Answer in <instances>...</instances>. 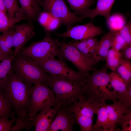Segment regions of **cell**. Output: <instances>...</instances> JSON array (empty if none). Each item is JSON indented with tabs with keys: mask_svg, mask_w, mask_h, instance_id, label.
Instances as JSON below:
<instances>
[{
	"mask_svg": "<svg viewBox=\"0 0 131 131\" xmlns=\"http://www.w3.org/2000/svg\"><path fill=\"white\" fill-rule=\"evenodd\" d=\"M33 85L23 81L13 70L9 74L1 90L17 116L28 115Z\"/></svg>",
	"mask_w": 131,
	"mask_h": 131,
	"instance_id": "obj_1",
	"label": "cell"
},
{
	"mask_svg": "<svg viewBox=\"0 0 131 131\" xmlns=\"http://www.w3.org/2000/svg\"><path fill=\"white\" fill-rule=\"evenodd\" d=\"M47 85L53 90L57 105H71L82 97L85 82L62 76L49 74Z\"/></svg>",
	"mask_w": 131,
	"mask_h": 131,
	"instance_id": "obj_2",
	"label": "cell"
},
{
	"mask_svg": "<svg viewBox=\"0 0 131 131\" xmlns=\"http://www.w3.org/2000/svg\"><path fill=\"white\" fill-rule=\"evenodd\" d=\"M107 68L105 64L99 69H94L92 73L86 78V89L83 97L87 101L101 104L108 100L113 102L117 101L115 91L108 88L109 82Z\"/></svg>",
	"mask_w": 131,
	"mask_h": 131,
	"instance_id": "obj_3",
	"label": "cell"
},
{
	"mask_svg": "<svg viewBox=\"0 0 131 131\" xmlns=\"http://www.w3.org/2000/svg\"><path fill=\"white\" fill-rule=\"evenodd\" d=\"M12 67L16 75L25 82L32 85L40 82L47 85L49 74L31 58L17 54L13 59Z\"/></svg>",
	"mask_w": 131,
	"mask_h": 131,
	"instance_id": "obj_4",
	"label": "cell"
},
{
	"mask_svg": "<svg viewBox=\"0 0 131 131\" xmlns=\"http://www.w3.org/2000/svg\"><path fill=\"white\" fill-rule=\"evenodd\" d=\"M45 36L42 40L24 47L18 54L29 57L36 61L56 57L63 60L59 52L58 39L53 38L50 32L45 31Z\"/></svg>",
	"mask_w": 131,
	"mask_h": 131,
	"instance_id": "obj_5",
	"label": "cell"
},
{
	"mask_svg": "<svg viewBox=\"0 0 131 131\" xmlns=\"http://www.w3.org/2000/svg\"><path fill=\"white\" fill-rule=\"evenodd\" d=\"M59 51L63 59L71 62L77 68L79 73L86 78L94 69L93 66L97 64L93 58H89L73 46L65 41H59Z\"/></svg>",
	"mask_w": 131,
	"mask_h": 131,
	"instance_id": "obj_6",
	"label": "cell"
},
{
	"mask_svg": "<svg viewBox=\"0 0 131 131\" xmlns=\"http://www.w3.org/2000/svg\"><path fill=\"white\" fill-rule=\"evenodd\" d=\"M101 104L99 102L87 101L83 96L71 105L76 123L81 131H93V118Z\"/></svg>",
	"mask_w": 131,
	"mask_h": 131,
	"instance_id": "obj_7",
	"label": "cell"
},
{
	"mask_svg": "<svg viewBox=\"0 0 131 131\" xmlns=\"http://www.w3.org/2000/svg\"><path fill=\"white\" fill-rule=\"evenodd\" d=\"M57 105L55 96L52 90L46 85L37 82L33 86L28 115L33 117L38 111Z\"/></svg>",
	"mask_w": 131,
	"mask_h": 131,
	"instance_id": "obj_8",
	"label": "cell"
},
{
	"mask_svg": "<svg viewBox=\"0 0 131 131\" xmlns=\"http://www.w3.org/2000/svg\"><path fill=\"white\" fill-rule=\"evenodd\" d=\"M40 5L44 11L48 12L59 19L61 25L66 26L67 30L83 19L74 12H71L64 0H41Z\"/></svg>",
	"mask_w": 131,
	"mask_h": 131,
	"instance_id": "obj_9",
	"label": "cell"
},
{
	"mask_svg": "<svg viewBox=\"0 0 131 131\" xmlns=\"http://www.w3.org/2000/svg\"><path fill=\"white\" fill-rule=\"evenodd\" d=\"M35 61L46 73L49 74L64 76L85 82L86 78L70 67L63 60L54 57Z\"/></svg>",
	"mask_w": 131,
	"mask_h": 131,
	"instance_id": "obj_10",
	"label": "cell"
},
{
	"mask_svg": "<svg viewBox=\"0 0 131 131\" xmlns=\"http://www.w3.org/2000/svg\"><path fill=\"white\" fill-rule=\"evenodd\" d=\"M104 33L101 26L95 25L92 19L89 23L71 27L62 33H55V34L59 38H72L76 40L81 41L93 38Z\"/></svg>",
	"mask_w": 131,
	"mask_h": 131,
	"instance_id": "obj_11",
	"label": "cell"
},
{
	"mask_svg": "<svg viewBox=\"0 0 131 131\" xmlns=\"http://www.w3.org/2000/svg\"><path fill=\"white\" fill-rule=\"evenodd\" d=\"M76 123L71 105L61 106L48 131H73Z\"/></svg>",
	"mask_w": 131,
	"mask_h": 131,
	"instance_id": "obj_12",
	"label": "cell"
},
{
	"mask_svg": "<svg viewBox=\"0 0 131 131\" xmlns=\"http://www.w3.org/2000/svg\"><path fill=\"white\" fill-rule=\"evenodd\" d=\"M15 31L13 35V45L14 54L16 55L24 45L35 35L34 26L31 23L14 25Z\"/></svg>",
	"mask_w": 131,
	"mask_h": 131,
	"instance_id": "obj_13",
	"label": "cell"
},
{
	"mask_svg": "<svg viewBox=\"0 0 131 131\" xmlns=\"http://www.w3.org/2000/svg\"><path fill=\"white\" fill-rule=\"evenodd\" d=\"M109 82L115 92L117 100L131 108V84L127 85L117 74H109Z\"/></svg>",
	"mask_w": 131,
	"mask_h": 131,
	"instance_id": "obj_14",
	"label": "cell"
},
{
	"mask_svg": "<svg viewBox=\"0 0 131 131\" xmlns=\"http://www.w3.org/2000/svg\"><path fill=\"white\" fill-rule=\"evenodd\" d=\"M108 118L110 131L116 130V124H121L125 115L131 111V108L120 101L111 104H105Z\"/></svg>",
	"mask_w": 131,
	"mask_h": 131,
	"instance_id": "obj_15",
	"label": "cell"
},
{
	"mask_svg": "<svg viewBox=\"0 0 131 131\" xmlns=\"http://www.w3.org/2000/svg\"><path fill=\"white\" fill-rule=\"evenodd\" d=\"M61 106L57 105L49 107L40 111L33 117L35 131H48L56 115L57 110Z\"/></svg>",
	"mask_w": 131,
	"mask_h": 131,
	"instance_id": "obj_16",
	"label": "cell"
},
{
	"mask_svg": "<svg viewBox=\"0 0 131 131\" xmlns=\"http://www.w3.org/2000/svg\"><path fill=\"white\" fill-rule=\"evenodd\" d=\"M116 32L110 30L99 41L98 46L93 56V58L97 63L101 61L105 60Z\"/></svg>",
	"mask_w": 131,
	"mask_h": 131,
	"instance_id": "obj_17",
	"label": "cell"
},
{
	"mask_svg": "<svg viewBox=\"0 0 131 131\" xmlns=\"http://www.w3.org/2000/svg\"><path fill=\"white\" fill-rule=\"evenodd\" d=\"M41 0H19L21 5L18 12L24 16L27 20L33 21L37 18L41 13Z\"/></svg>",
	"mask_w": 131,
	"mask_h": 131,
	"instance_id": "obj_18",
	"label": "cell"
},
{
	"mask_svg": "<svg viewBox=\"0 0 131 131\" xmlns=\"http://www.w3.org/2000/svg\"><path fill=\"white\" fill-rule=\"evenodd\" d=\"M115 0H97L96 7L90 9L83 17L92 19L97 16H101L107 21L110 16V12Z\"/></svg>",
	"mask_w": 131,
	"mask_h": 131,
	"instance_id": "obj_19",
	"label": "cell"
},
{
	"mask_svg": "<svg viewBox=\"0 0 131 131\" xmlns=\"http://www.w3.org/2000/svg\"><path fill=\"white\" fill-rule=\"evenodd\" d=\"M99 41L95 37L88 38L75 42L68 43L73 46L87 57L93 58V56L98 46Z\"/></svg>",
	"mask_w": 131,
	"mask_h": 131,
	"instance_id": "obj_20",
	"label": "cell"
},
{
	"mask_svg": "<svg viewBox=\"0 0 131 131\" xmlns=\"http://www.w3.org/2000/svg\"><path fill=\"white\" fill-rule=\"evenodd\" d=\"M105 103H101L98 110L97 119L93 125V131H110Z\"/></svg>",
	"mask_w": 131,
	"mask_h": 131,
	"instance_id": "obj_21",
	"label": "cell"
},
{
	"mask_svg": "<svg viewBox=\"0 0 131 131\" xmlns=\"http://www.w3.org/2000/svg\"><path fill=\"white\" fill-rule=\"evenodd\" d=\"M71 8L77 15L83 17L90 9L94 0H66Z\"/></svg>",
	"mask_w": 131,
	"mask_h": 131,
	"instance_id": "obj_22",
	"label": "cell"
},
{
	"mask_svg": "<svg viewBox=\"0 0 131 131\" xmlns=\"http://www.w3.org/2000/svg\"><path fill=\"white\" fill-rule=\"evenodd\" d=\"M23 20H27L26 18L17 12L16 13L14 17L11 18L5 13L0 11V32H5L16 23Z\"/></svg>",
	"mask_w": 131,
	"mask_h": 131,
	"instance_id": "obj_23",
	"label": "cell"
},
{
	"mask_svg": "<svg viewBox=\"0 0 131 131\" xmlns=\"http://www.w3.org/2000/svg\"><path fill=\"white\" fill-rule=\"evenodd\" d=\"M114 72L118 74L127 85L131 84V64L130 60L122 58Z\"/></svg>",
	"mask_w": 131,
	"mask_h": 131,
	"instance_id": "obj_24",
	"label": "cell"
},
{
	"mask_svg": "<svg viewBox=\"0 0 131 131\" xmlns=\"http://www.w3.org/2000/svg\"><path fill=\"white\" fill-rule=\"evenodd\" d=\"M14 54L0 62V90H1L9 73L12 70V62L16 56Z\"/></svg>",
	"mask_w": 131,
	"mask_h": 131,
	"instance_id": "obj_25",
	"label": "cell"
},
{
	"mask_svg": "<svg viewBox=\"0 0 131 131\" xmlns=\"http://www.w3.org/2000/svg\"><path fill=\"white\" fill-rule=\"evenodd\" d=\"M122 58L120 51L111 48L109 49L105 59L106 65L108 68L114 72Z\"/></svg>",
	"mask_w": 131,
	"mask_h": 131,
	"instance_id": "obj_26",
	"label": "cell"
},
{
	"mask_svg": "<svg viewBox=\"0 0 131 131\" xmlns=\"http://www.w3.org/2000/svg\"><path fill=\"white\" fill-rule=\"evenodd\" d=\"M15 125L12 127L11 131H17L24 129L30 130L34 126L33 117L28 115L17 116L15 117Z\"/></svg>",
	"mask_w": 131,
	"mask_h": 131,
	"instance_id": "obj_27",
	"label": "cell"
},
{
	"mask_svg": "<svg viewBox=\"0 0 131 131\" xmlns=\"http://www.w3.org/2000/svg\"><path fill=\"white\" fill-rule=\"evenodd\" d=\"M106 21L110 30L115 32L119 31L126 24L124 17L119 14L110 16Z\"/></svg>",
	"mask_w": 131,
	"mask_h": 131,
	"instance_id": "obj_28",
	"label": "cell"
},
{
	"mask_svg": "<svg viewBox=\"0 0 131 131\" xmlns=\"http://www.w3.org/2000/svg\"><path fill=\"white\" fill-rule=\"evenodd\" d=\"M9 103L0 90V117H15V113Z\"/></svg>",
	"mask_w": 131,
	"mask_h": 131,
	"instance_id": "obj_29",
	"label": "cell"
},
{
	"mask_svg": "<svg viewBox=\"0 0 131 131\" xmlns=\"http://www.w3.org/2000/svg\"><path fill=\"white\" fill-rule=\"evenodd\" d=\"M4 4L8 12V16L10 17H14L16 13L18 12L20 7L16 0H3Z\"/></svg>",
	"mask_w": 131,
	"mask_h": 131,
	"instance_id": "obj_30",
	"label": "cell"
},
{
	"mask_svg": "<svg viewBox=\"0 0 131 131\" xmlns=\"http://www.w3.org/2000/svg\"><path fill=\"white\" fill-rule=\"evenodd\" d=\"M119 34L124 39L127 45H131V20L130 19L118 31Z\"/></svg>",
	"mask_w": 131,
	"mask_h": 131,
	"instance_id": "obj_31",
	"label": "cell"
},
{
	"mask_svg": "<svg viewBox=\"0 0 131 131\" xmlns=\"http://www.w3.org/2000/svg\"><path fill=\"white\" fill-rule=\"evenodd\" d=\"M118 31L116 32L115 35L111 48L120 51L128 45L124 39L119 34Z\"/></svg>",
	"mask_w": 131,
	"mask_h": 131,
	"instance_id": "obj_32",
	"label": "cell"
},
{
	"mask_svg": "<svg viewBox=\"0 0 131 131\" xmlns=\"http://www.w3.org/2000/svg\"><path fill=\"white\" fill-rule=\"evenodd\" d=\"M14 52V50L8 46L3 35H0V53L8 57L12 56Z\"/></svg>",
	"mask_w": 131,
	"mask_h": 131,
	"instance_id": "obj_33",
	"label": "cell"
},
{
	"mask_svg": "<svg viewBox=\"0 0 131 131\" xmlns=\"http://www.w3.org/2000/svg\"><path fill=\"white\" fill-rule=\"evenodd\" d=\"M15 117H0V131H11L13 123L15 122Z\"/></svg>",
	"mask_w": 131,
	"mask_h": 131,
	"instance_id": "obj_34",
	"label": "cell"
},
{
	"mask_svg": "<svg viewBox=\"0 0 131 131\" xmlns=\"http://www.w3.org/2000/svg\"><path fill=\"white\" fill-rule=\"evenodd\" d=\"M53 16L48 12L44 11L40 14L37 19L39 24L44 29L47 26Z\"/></svg>",
	"mask_w": 131,
	"mask_h": 131,
	"instance_id": "obj_35",
	"label": "cell"
},
{
	"mask_svg": "<svg viewBox=\"0 0 131 131\" xmlns=\"http://www.w3.org/2000/svg\"><path fill=\"white\" fill-rule=\"evenodd\" d=\"M120 124L122 127L121 131H131V111L125 115Z\"/></svg>",
	"mask_w": 131,
	"mask_h": 131,
	"instance_id": "obj_36",
	"label": "cell"
},
{
	"mask_svg": "<svg viewBox=\"0 0 131 131\" xmlns=\"http://www.w3.org/2000/svg\"><path fill=\"white\" fill-rule=\"evenodd\" d=\"M61 25L59 20L53 16L46 27L45 31L50 32L58 28Z\"/></svg>",
	"mask_w": 131,
	"mask_h": 131,
	"instance_id": "obj_37",
	"label": "cell"
},
{
	"mask_svg": "<svg viewBox=\"0 0 131 131\" xmlns=\"http://www.w3.org/2000/svg\"><path fill=\"white\" fill-rule=\"evenodd\" d=\"M120 51L123 58L129 60L131 59V45L126 46Z\"/></svg>",
	"mask_w": 131,
	"mask_h": 131,
	"instance_id": "obj_38",
	"label": "cell"
},
{
	"mask_svg": "<svg viewBox=\"0 0 131 131\" xmlns=\"http://www.w3.org/2000/svg\"><path fill=\"white\" fill-rule=\"evenodd\" d=\"M0 11H3L5 13L7 11L3 0H0Z\"/></svg>",
	"mask_w": 131,
	"mask_h": 131,
	"instance_id": "obj_39",
	"label": "cell"
},
{
	"mask_svg": "<svg viewBox=\"0 0 131 131\" xmlns=\"http://www.w3.org/2000/svg\"><path fill=\"white\" fill-rule=\"evenodd\" d=\"M6 58L7 57L0 53V61Z\"/></svg>",
	"mask_w": 131,
	"mask_h": 131,
	"instance_id": "obj_40",
	"label": "cell"
}]
</instances>
